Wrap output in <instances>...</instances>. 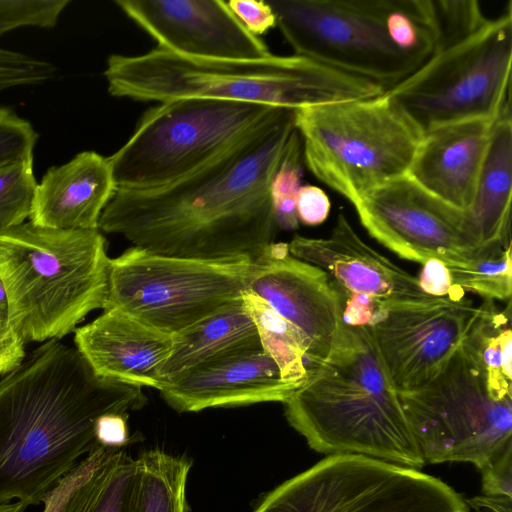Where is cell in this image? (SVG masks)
I'll return each instance as SVG.
<instances>
[{"label": "cell", "mask_w": 512, "mask_h": 512, "mask_svg": "<svg viewBox=\"0 0 512 512\" xmlns=\"http://www.w3.org/2000/svg\"><path fill=\"white\" fill-rule=\"evenodd\" d=\"M102 447L91 452L82 459L66 476L60 479L55 486L47 492L42 501L44 503L43 512H59L63 503L68 498L75 487L90 473L95 466Z\"/></svg>", "instance_id": "obj_36"}, {"label": "cell", "mask_w": 512, "mask_h": 512, "mask_svg": "<svg viewBox=\"0 0 512 512\" xmlns=\"http://www.w3.org/2000/svg\"><path fill=\"white\" fill-rule=\"evenodd\" d=\"M288 248L293 257L322 269L347 292L378 303H420L436 298L420 288L417 277L368 246L342 213L328 238L296 235Z\"/></svg>", "instance_id": "obj_18"}, {"label": "cell", "mask_w": 512, "mask_h": 512, "mask_svg": "<svg viewBox=\"0 0 512 512\" xmlns=\"http://www.w3.org/2000/svg\"><path fill=\"white\" fill-rule=\"evenodd\" d=\"M172 338L170 354L160 372L162 385L223 354L261 346L242 299Z\"/></svg>", "instance_id": "obj_23"}, {"label": "cell", "mask_w": 512, "mask_h": 512, "mask_svg": "<svg viewBox=\"0 0 512 512\" xmlns=\"http://www.w3.org/2000/svg\"><path fill=\"white\" fill-rule=\"evenodd\" d=\"M227 5L243 27L256 37L276 26L275 14L267 1L230 0Z\"/></svg>", "instance_id": "obj_35"}, {"label": "cell", "mask_w": 512, "mask_h": 512, "mask_svg": "<svg viewBox=\"0 0 512 512\" xmlns=\"http://www.w3.org/2000/svg\"><path fill=\"white\" fill-rule=\"evenodd\" d=\"M27 504L21 501L0 504V512H24Z\"/></svg>", "instance_id": "obj_42"}, {"label": "cell", "mask_w": 512, "mask_h": 512, "mask_svg": "<svg viewBox=\"0 0 512 512\" xmlns=\"http://www.w3.org/2000/svg\"><path fill=\"white\" fill-rule=\"evenodd\" d=\"M25 341L8 320H0V375L16 369L25 359Z\"/></svg>", "instance_id": "obj_39"}, {"label": "cell", "mask_w": 512, "mask_h": 512, "mask_svg": "<svg viewBox=\"0 0 512 512\" xmlns=\"http://www.w3.org/2000/svg\"><path fill=\"white\" fill-rule=\"evenodd\" d=\"M116 190L108 157L83 151L51 167L37 184L30 221L55 229H99Z\"/></svg>", "instance_id": "obj_21"}, {"label": "cell", "mask_w": 512, "mask_h": 512, "mask_svg": "<svg viewBox=\"0 0 512 512\" xmlns=\"http://www.w3.org/2000/svg\"><path fill=\"white\" fill-rule=\"evenodd\" d=\"M417 278L420 288L428 295L459 300L464 291L452 285L448 267L438 260H428Z\"/></svg>", "instance_id": "obj_37"}, {"label": "cell", "mask_w": 512, "mask_h": 512, "mask_svg": "<svg viewBox=\"0 0 512 512\" xmlns=\"http://www.w3.org/2000/svg\"><path fill=\"white\" fill-rule=\"evenodd\" d=\"M479 470L483 495L512 498V443Z\"/></svg>", "instance_id": "obj_34"}, {"label": "cell", "mask_w": 512, "mask_h": 512, "mask_svg": "<svg viewBox=\"0 0 512 512\" xmlns=\"http://www.w3.org/2000/svg\"><path fill=\"white\" fill-rule=\"evenodd\" d=\"M302 160L301 139L296 131L270 184L273 215L278 229L293 230L299 225L296 198L302 186Z\"/></svg>", "instance_id": "obj_30"}, {"label": "cell", "mask_w": 512, "mask_h": 512, "mask_svg": "<svg viewBox=\"0 0 512 512\" xmlns=\"http://www.w3.org/2000/svg\"><path fill=\"white\" fill-rule=\"evenodd\" d=\"M442 480L375 458L329 455L267 493L252 512H469Z\"/></svg>", "instance_id": "obj_12"}, {"label": "cell", "mask_w": 512, "mask_h": 512, "mask_svg": "<svg viewBox=\"0 0 512 512\" xmlns=\"http://www.w3.org/2000/svg\"><path fill=\"white\" fill-rule=\"evenodd\" d=\"M295 109L211 99H177L147 110L108 157L116 188L175 182L272 128Z\"/></svg>", "instance_id": "obj_6"}, {"label": "cell", "mask_w": 512, "mask_h": 512, "mask_svg": "<svg viewBox=\"0 0 512 512\" xmlns=\"http://www.w3.org/2000/svg\"><path fill=\"white\" fill-rule=\"evenodd\" d=\"M398 393L426 464L480 469L512 443V397L490 387L463 341L428 384Z\"/></svg>", "instance_id": "obj_10"}, {"label": "cell", "mask_w": 512, "mask_h": 512, "mask_svg": "<svg viewBox=\"0 0 512 512\" xmlns=\"http://www.w3.org/2000/svg\"><path fill=\"white\" fill-rule=\"evenodd\" d=\"M369 234L404 259L438 260L447 267L473 263L485 244L475 236L466 211L418 185L407 174L370 191L354 205Z\"/></svg>", "instance_id": "obj_13"}, {"label": "cell", "mask_w": 512, "mask_h": 512, "mask_svg": "<svg viewBox=\"0 0 512 512\" xmlns=\"http://www.w3.org/2000/svg\"><path fill=\"white\" fill-rule=\"evenodd\" d=\"M55 73V67L47 61L0 47V92L42 84L54 78Z\"/></svg>", "instance_id": "obj_32"}, {"label": "cell", "mask_w": 512, "mask_h": 512, "mask_svg": "<svg viewBox=\"0 0 512 512\" xmlns=\"http://www.w3.org/2000/svg\"><path fill=\"white\" fill-rule=\"evenodd\" d=\"M255 263L152 253L132 246L110 258L104 309H118L174 337L242 299Z\"/></svg>", "instance_id": "obj_9"}, {"label": "cell", "mask_w": 512, "mask_h": 512, "mask_svg": "<svg viewBox=\"0 0 512 512\" xmlns=\"http://www.w3.org/2000/svg\"><path fill=\"white\" fill-rule=\"evenodd\" d=\"M479 313L480 306L464 298L376 303L368 326L395 389L416 390L436 377Z\"/></svg>", "instance_id": "obj_14"}, {"label": "cell", "mask_w": 512, "mask_h": 512, "mask_svg": "<svg viewBox=\"0 0 512 512\" xmlns=\"http://www.w3.org/2000/svg\"><path fill=\"white\" fill-rule=\"evenodd\" d=\"M448 269L453 286L479 294L485 300L510 301L511 243H486L481 255L473 263Z\"/></svg>", "instance_id": "obj_28"}, {"label": "cell", "mask_w": 512, "mask_h": 512, "mask_svg": "<svg viewBox=\"0 0 512 512\" xmlns=\"http://www.w3.org/2000/svg\"><path fill=\"white\" fill-rule=\"evenodd\" d=\"M104 76L115 97L164 103L211 99L300 107L378 97L386 89L305 57L196 59L156 47L108 57Z\"/></svg>", "instance_id": "obj_4"}, {"label": "cell", "mask_w": 512, "mask_h": 512, "mask_svg": "<svg viewBox=\"0 0 512 512\" xmlns=\"http://www.w3.org/2000/svg\"><path fill=\"white\" fill-rule=\"evenodd\" d=\"M133 512H187L186 485L192 462L159 449L138 458Z\"/></svg>", "instance_id": "obj_26"}, {"label": "cell", "mask_w": 512, "mask_h": 512, "mask_svg": "<svg viewBox=\"0 0 512 512\" xmlns=\"http://www.w3.org/2000/svg\"><path fill=\"white\" fill-rule=\"evenodd\" d=\"M294 55L360 77L386 90L428 57L400 49L388 16L392 0H266Z\"/></svg>", "instance_id": "obj_11"}, {"label": "cell", "mask_w": 512, "mask_h": 512, "mask_svg": "<svg viewBox=\"0 0 512 512\" xmlns=\"http://www.w3.org/2000/svg\"><path fill=\"white\" fill-rule=\"evenodd\" d=\"M294 112L175 182L116 188L99 230L161 255L259 262L278 230L270 184L297 131Z\"/></svg>", "instance_id": "obj_1"}, {"label": "cell", "mask_w": 512, "mask_h": 512, "mask_svg": "<svg viewBox=\"0 0 512 512\" xmlns=\"http://www.w3.org/2000/svg\"><path fill=\"white\" fill-rule=\"evenodd\" d=\"M510 315V301L506 310L500 311L493 300H485L463 339L470 355L484 371L490 387L504 397H512Z\"/></svg>", "instance_id": "obj_25"}, {"label": "cell", "mask_w": 512, "mask_h": 512, "mask_svg": "<svg viewBox=\"0 0 512 512\" xmlns=\"http://www.w3.org/2000/svg\"><path fill=\"white\" fill-rule=\"evenodd\" d=\"M242 300L254 321L262 349L278 366L283 381L298 389L313 371L298 332L250 291L243 294Z\"/></svg>", "instance_id": "obj_27"}, {"label": "cell", "mask_w": 512, "mask_h": 512, "mask_svg": "<svg viewBox=\"0 0 512 512\" xmlns=\"http://www.w3.org/2000/svg\"><path fill=\"white\" fill-rule=\"evenodd\" d=\"M297 388L284 382L261 346L229 352L164 383L159 392L180 413L284 402Z\"/></svg>", "instance_id": "obj_17"}, {"label": "cell", "mask_w": 512, "mask_h": 512, "mask_svg": "<svg viewBox=\"0 0 512 512\" xmlns=\"http://www.w3.org/2000/svg\"><path fill=\"white\" fill-rule=\"evenodd\" d=\"M75 348L103 378L160 390L173 338L118 309L74 330Z\"/></svg>", "instance_id": "obj_19"}, {"label": "cell", "mask_w": 512, "mask_h": 512, "mask_svg": "<svg viewBox=\"0 0 512 512\" xmlns=\"http://www.w3.org/2000/svg\"><path fill=\"white\" fill-rule=\"evenodd\" d=\"M38 134L29 121L0 107V166L33 156Z\"/></svg>", "instance_id": "obj_33"}, {"label": "cell", "mask_w": 512, "mask_h": 512, "mask_svg": "<svg viewBox=\"0 0 512 512\" xmlns=\"http://www.w3.org/2000/svg\"><path fill=\"white\" fill-rule=\"evenodd\" d=\"M127 415L107 414L97 422V438L103 446L123 447L128 441Z\"/></svg>", "instance_id": "obj_40"}, {"label": "cell", "mask_w": 512, "mask_h": 512, "mask_svg": "<svg viewBox=\"0 0 512 512\" xmlns=\"http://www.w3.org/2000/svg\"><path fill=\"white\" fill-rule=\"evenodd\" d=\"M283 404L290 426L319 453L426 465L368 325L341 319L326 359Z\"/></svg>", "instance_id": "obj_3"}, {"label": "cell", "mask_w": 512, "mask_h": 512, "mask_svg": "<svg viewBox=\"0 0 512 512\" xmlns=\"http://www.w3.org/2000/svg\"><path fill=\"white\" fill-rule=\"evenodd\" d=\"M123 447L103 446L90 473L59 512H133L139 469Z\"/></svg>", "instance_id": "obj_24"}, {"label": "cell", "mask_w": 512, "mask_h": 512, "mask_svg": "<svg viewBox=\"0 0 512 512\" xmlns=\"http://www.w3.org/2000/svg\"><path fill=\"white\" fill-rule=\"evenodd\" d=\"M512 194L511 109L493 123L473 202L466 211L470 226L481 244L511 243Z\"/></svg>", "instance_id": "obj_22"}, {"label": "cell", "mask_w": 512, "mask_h": 512, "mask_svg": "<svg viewBox=\"0 0 512 512\" xmlns=\"http://www.w3.org/2000/svg\"><path fill=\"white\" fill-rule=\"evenodd\" d=\"M495 120L458 121L426 132L407 175L437 198L467 211Z\"/></svg>", "instance_id": "obj_20"}, {"label": "cell", "mask_w": 512, "mask_h": 512, "mask_svg": "<svg viewBox=\"0 0 512 512\" xmlns=\"http://www.w3.org/2000/svg\"><path fill=\"white\" fill-rule=\"evenodd\" d=\"M330 200L317 186L302 185L296 198V213L299 222L315 226L323 223L330 212Z\"/></svg>", "instance_id": "obj_38"}, {"label": "cell", "mask_w": 512, "mask_h": 512, "mask_svg": "<svg viewBox=\"0 0 512 512\" xmlns=\"http://www.w3.org/2000/svg\"><path fill=\"white\" fill-rule=\"evenodd\" d=\"M465 502L473 512H512V498L508 497L483 495L465 499Z\"/></svg>", "instance_id": "obj_41"}, {"label": "cell", "mask_w": 512, "mask_h": 512, "mask_svg": "<svg viewBox=\"0 0 512 512\" xmlns=\"http://www.w3.org/2000/svg\"><path fill=\"white\" fill-rule=\"evenodd\" d=\"M146 403L141 387L100 377L75 347L46 341L0 380V504L41 502L103 446L102 416Z\"/></svg>", "instance_id": "obj_2"}, {"label": "cell", "mask_w": 512, "mask_h": 512, "mask_svg": "<svg viewBox=\"0 0 512 512\" xmlns=\"http://www.w3.org/2000/svg\"><path fill=\"white\" fill-rule=\"evenodd\" d=\"M110 258L99 229L31 221L0 232V280L8 321L26 342L61 339L104 308Z\"/></svg>", "instance_id": "obj_5"}, {"label": "cell", "mask_w": 512, "mask_h": 512, "mask_svg": "<svg viewBox=\"0 0 512 512\" xmlns=\"http://www.w3.org/2000/svg\"><path fill=\"white\" fill-rule=\"evenodd\" d=\"M0 320H8V301L5 288L0 280Z\"/></svg>", "instance_id": "obj_43"}, {"label": "cell", "mask_w": 512, "mask_h": 512, "mask_svg": "<svg viewBox=\"0 0 512 512\" xmlns=\"http://www.w3.org/2000/svg\"><path fill=\"white\" fill-rule=\"evenodd\" d=\"M303 160L353 205L406 175L422 135L387 96L295 109Z\"/></svg>", "instance_id": "obj_7"}, {"label": "cell", "mask_w": 512, "mask_h": 512, "mask_svg": "<svg viewBox=\"0 0 512 512\" xmlns=\"http://www.w3.org/2000/svg\"><path fill=\"white\" fill-rule=\"evenodd\" d=\"M247 290L264 300L298 332L316 369L328 356L343 313V295L322 269L273 243L254 264Z\"/></svg>", "instance_id": "obj_15"}, {"label": "cell", "mask_w": 512, "mask_h": 512, "mask_svg": "<svg viewBox=\"0 0 512 512\" xmlns=\"http://www.w3.org/2000/svg\"><path fill=\"white\" fill-rule=\"evenodd\" d=\"M512 7L475 31L437 45L387 96L421 133L453 122L497 119L510 109Z\"/></svg>", "instance_id": "obj_8"}, {"label": "cell", "mask_w": 512, "mask_h": 512, "mask_svg": "<svg viewBox=\"0 0 512 512\" xmlns=\"http://www.w3.org/2000/svg\"><path fill=\"white\" fill-rule=\"evenodd\" d=\"M69 0H0V36L19 27L52 28Z\"/></svg>", "instance_id": "obj_31"}, {"label": "cell", "mask_w": 512, "mask_h": 512, "mask_svg": "<svg viewBox=\"0 0 512 512\" xmlns=\"http://www.w3.org/2000/svg\"><path fill=\"white\" fill-rule=\"evenodd\" d=\"M165 51L196 59H260L272 53L223 0H116Z\"/></svg>", "instance_id": "obj_16"}, {"label": "cell", "mask_w": 512, "mask_h": 512, "mask_svg": "<svg viewBox=\"0 0 512 512\" xmlns=\"http://www.w3.org/2000/svg\"><path fill=\"white\" fill-rule=\"evenodd\" d=\"M36 188L33 156L0 166V232L30 217Z\"/></svg>", "instance_id": "obj_29"}]
</instances>
